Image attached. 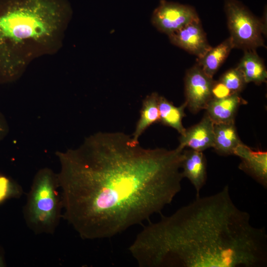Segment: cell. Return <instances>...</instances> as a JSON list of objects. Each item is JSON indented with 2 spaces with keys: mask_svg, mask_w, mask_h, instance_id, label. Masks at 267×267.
<instances>
[{
  "mask_svg": "<svg viewBox=\"0 0 267 267\" xmlns=\"http://www.w3.org/2000/svg\"><path fill=\"white\" fill-rule=\"evenodd\" d=\"M183 150L146 148L124 133L100 132L56 152L62 218L85 240L148 220L180 191Z\"/></svg>",
  "mask_w": 267,
  "mask_h": 267,
  "instance_id": "6da1fadb",
  "label": "cell"
},
{
  "mask_svg": "<svg viewBox=\"0 0 267 267\" xmlns=\"http://www.w3.org/2000/svg\"><path fill=\"white\" fill-rule=\"evenodd\" d=\"M140 267H266L267 234L228 185L151 222L129 249Z\"/></svg>",
  "mask_w": 267,
  "mask_h": 267,
  "instance_id": "7a4b0ae2",
  "label": "cell"
},
{
  "mask_svg": "<svg viewBox=\"0 0 267 267\" xmlns=\"http://www.w3.org/2000/svg\"><path fill=\"white\" fill-rule=\"evenodd\" d=\"M72 14L67 0H0V84L17 81L32 61L57 52Z\"/></svg>",
  "mask_w": 267,
  "mask_h": 267,
  "instance_id": "3957f363",
  "label": "cell"
},
{
  "mask_svg": "<svg viewBox=\"0 0 267 267\" xmlns=\"http://www.w3.org/2000/svg\"><path fill=\"white\" fill-rule=\"evenodd\" d=\"M27 226L36 234H53L62 218L57 174L45 167L35 174L23 209Z\"/></svg>",
  "mask_w": 267,
  "mask_h": 267,
  "instance_id": "277c9868",
  "label": "cell"
},
{
  "mask_svg": "<svg viewBox=\"0 0 267 267\" xmlns=\"http://www.w3.org/2000/svg\"><path fill=\"white\" fill-rule=\"evenodd\" d=\"M224 10L234 48L245 51L265 47L263 37L267 31L265 18L259 19L237 0H226Z\"/></svg>",
  "mask_w": 267,
  "mask_h": 267,
  "instance_id": "5b68a950",
  "label": "cell"
},
{
  "mask_svg": "<svg viewBox=\"0 0 267 267\" xmlns=\"http://www.w3.org/2000/svg\"><path fill=\"white\" fill-rule=\"evenodd\" d=\"M198 19L197 13L192 6L165 0L160 1L151 17L153 26L168 36Z\"/></svg>",
  "mask_w": 267,
  "mask_h": 267,
  "instance_id": "8992f818",
  "label": "cell"
},
{
  "mask_svg": "<svg viewBox=\"0 0 267 267\" xmlns=\"http://www.w3.org/2000/svg\"><path fill=\"white\" fill-rule=\"evenodd\" d=\"M214 81L198 64L186 71L184 77L185 102L192 113L205 109L212 98V88Z\"/></svg>",
  "mask_w": 267,
  "mask_h": 267,
  "instance_id": "52a82bcc",
  "label": "cell"
},
{
  "mask_svg": "<svg viewBox=\"0 0 267 267\" xmlns=\"http://www.w3.org/2000/svg\"><path fill=\"white\" fill-rule=\"evenodd\" d=\"M173 44L195 55L203 56L212 47L208 43L200 19L193 21L168 36Z\"/></svg>",
  "mask_w": 267,
  "mask_h": 267,
  "instance_id": "ba28073f",
  "label": "cell"
},
{
  "mask_svg": "<svg viewBox=\"0 0 267 267\" xmlns=\"http://www.w3.org/2000/svg\"><path fill=\"white\" fill-rule=\"evenodd\" d=\"M233 155L241 159L238 168L267 188V151L253 150L242 142L235 148Z\"/></svg>",
  "mask_w": 267,
  "mask_h": 267,
  "instance_id": "9c48e42d",
  "label": "cell"
},
{
  "mask_svg": "<svg viewBox=\"0 0 267 267\" xmlns=\"http://www.w3.org/2000/svg\"><path fill=\"white\" fill-rule=\"evenodd\" d=\"M180 148L187 147L191 149L203 151L213 147L214 143V123L206 113L198 124L186 129L179 137Z\"/></svg>",
  "mask_w": 267,
  "mask_h": 267,
  "instance_id": "30bf717a",
  "label": "cell"
},
{
  "mask_svg": "<svg viewBox=\"0 0 267 267\" xmlns=\"http://www.w3.org/2000/svg\"><path fill=\"white\" fill-rule=\"evenodd\" d=\"M181 169L183 178L189 179L195 188L196 197H199L207 180V161L203 152L184 149Z\"/></svg>",
  "mask_w": 267,
  "mask_h": 267,
  "instance_id": "8fae6325",
  "label": "cell"
},
{
  "mask_svg": "<svg viewBox=\"0 0 267 267\" xmlns=\"http://www.w3.org/2000/svg\"><path fill=\"white\" fill-rule=\"evenodd\" d=\"M247 101L239 93H233L223 98H212L205 108L206 114L214 123L234 122V119L239 106Z\"/></svg>",
  "mask_w": 267,
  "mask_h": 267,
  "instance_id": "7c38bea8",
  "label": "cell"
},
{
  "mask_svg": "<svg viewBox=\"0 0 267 267\" xmlns=\"http://www.w3.org/2000/svg\"><path fill=\"white\" fill-rule=\"evenodd\" d=\"M213 148L221 155H233L235 148L241 143L234 122L214 123Z\"/></svg>",
  "mask_w": 267,
  "mask_h": 267,
  "instance_id": "4fadbf2b",
  "label": "cell"
},
{
  "mask_svg": "<svg viewBox=\"0 0 267 267\" xmlns=\"http://www.w3.org/2000/svg\"><path fill=\"white\" fill-rule=\"evenodd\" d=\"M237 67L242 72L246 84L253 82L260 85L266 82V68L264 61L258 55L256 50H245Z\"/></svg>",
  "mask_w": 267,
  "mask_h": 267,
  "instance_id": "5bb4252c",
  "label": "cell"
},
{
  "mask_svg": "<svg viewBox=\"0 0 267 267\" xmlns=\"http://www.w3.org/2000/svg\"><path fill=\"white\" fill-rule=\"evenodd\" d=\"M234 48L230 37L214 47H211L201 58H197V64L209 77L213 78L232 49Z\"/></svg>",
  "mask_w": 267,
  "mask_h": 267,
  "instance_id": "9a60e30c",
  "label": "cell"
},
{
  "mask_svg": "<svg viewBox=\"0 0 267 267\" xmlns=\"http://www.w3.org/2000/svg\"><path fill=\"white\" fill-rule=\"evenodd\" d=\"M159 96L157 92H154L146 96L143 100L140 117L132 135L134 140L138 141L139 137L148 127L159 122Z\"/></svg>",
  "mask_w": 267,
  "mask_h": 267,
  "instance_id": "2e32d148",
  "label": "cell"
},
{
  "mask_svg": "<svg viewBox=\"0 0 267 267\" xmlns=\"http://www.w3.org/2000/svg\"><path fill=\"white\" fill-rule=\"evenodd\" d=\"M186 107L185 102L180 106L177 107L165 97L159 96L158 99L159 122L165 126L175 129L180 135H183L186 129L184 128L182 121L185 116L184 109Z\"/></svg>",
  "mask_w": 267,
  "mask_h": 267,
  "instance_id": "e0dca14e",
  "label": "cell"
},
{
  "mask_svg": "<svg viewBox=\"0 0 267 267\" xmlns=\"http://www.w3.org/2000/svg\"><path fill=\"white\" fill-rule=\"evenodd\" d=\"M233 93H239L246 83L241 71L236 67L224 73L219 80Z\"/></svg>",
  "mask_w": 267,
  "mask_h": 267,
  "instance_id": "ac0fdd59",
  "label": "cell"
},
{
  "mask_svg": "<svg viewBox=\"0 0 267 267\" xmlns=\"http://www.w3.org/2000/svg\"><path fill=\"white\" fill-rule=\"evenodd\" d=\"M22 193L23 190L19 185L0 175V203L8 198L19 197Z\"/></svg>",
  "mask_w": 267,
  "mask_h": 267,
  "instance_id": "d6986e66",
  "label": "cell"
},
{
  "mask_svg": "<svg viewBox=\"0 0 267 267\" xmlns=\"http://www.w3.org/2000/svg\"><path fill=\"white\" fill-rule=\"evenodd\" d=\"M231 94V91L220 80L214 81L212 88V98H223Z\"/></svg>",
  "mask_w": 267,
  "mask_h": 267,
  "instance_id": "ffe728a7",
  "label": "cell"
},
{
  "mask_svg": "<svg viewBox=\"0 0 267 267\" xmlns=\"http://www.w3.org/2000/svg\"><path fill=\"white\" fill-rule=\"evenodd\" d=\"M9 132V126L4 115L0 111V144Z\"/></svg>",
  "mask_w": 267,
  "mask_h": 267,
  "instance_id": "44dd1931",
  "label": "cell"
},
{
  "mask_svg": "<svg viewBox=\"0 0 267 267\" xmlns=\"http://www.w3.org/2000/svg\"><path fill=\"white\" fill-rule=\"evenodd\" d=\"M5 266V262L1 253L0 252V267H4Z\"/></svg>",
  "mask_w": 267,
  "mask_h": 267,
  "instance_id": "7402d4cb",
  "label": "cell"
}]
</instances>
